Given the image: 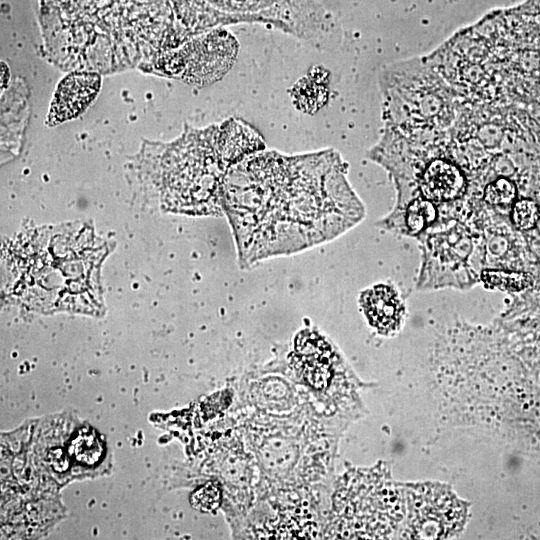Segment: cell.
I'll return each instance as SVG.
<instances>
[{
  "label": "cell",
  "instance_id": "obj_8",
  "mask_svg": "<svg viewBox=\"0 0 540 540\" xmlns=\"http://www.w3.org/2000/svg\"><path fill=\"white\" fill-rule=\"evenodd\" d=\"M69 452L77 461L86 465H93L100 460L103 448L95 434L89 431H81L71 441Z\"/></svg>",
  "mask_w": 540,
  "mask_h": 540
},
{
  "label": "cell",
  "instance_id": "obj_9",
  "mask_svg": "<svg viewBox=\"0 0 540 540\" xmlns=\"http://www.w3.org/2000/svg\"><path fill=\"white\" fill-rule=\"evenodd\" d=\"M436 215L437 210L431 200L426 198L415 199L407 206L406 226L412 234L419 233L434 222Z\"/></svg>",
  "mask_w": 540,
  "mask_h": 540
},
{
  "label": "cell",
  "instance_id": "obj_7",
  "mask_svg": "<svg viewBox=\"0 0 540 540\" xmlns=\"http://www.w3.org/2000/svg\"><path fill=\"white\" fill-rule=\"evenodd\" d=\"M484 285L492 289L518 292L533 283V277L526 272L487 269L481 273Z\"/></svg>",
  "mask_w": 540,
  "mask_h": 540
},
{
  "label": "cell",
  "instance_id": "obj_2",
  "mask_svg": "<svg viewBox=\"0 0 540 540\" xmlns=\"http://www.w3.org/2000/svg\"><path fill=\"white\" fill-rule=\"evenodd\" d=\"M237 53L235 37L226 30L216 29L166 54L161 65L169 75L188 84L207 85L229 71Z\"/></svg>",
  "mask_w": 540,
  "mask_h": 540
},
{
  "label": "cell",
  "instance_id": "obj_6",
  "mask_svg": "<svg viewBox=\"0 0 540 540\" xmlns=\"http://www.w3.org/2000/svg\"><path fill=\"white\" fill-rule=\"evenodd\" d=\"M295 358L306 379L326 382L334 353L328 342L318 333L304 331L295 340Z\"/></svg>",
  "mask_w": 540,
  "mask_h": 540
},
{
  "label": "cell",
  "instance_id": "obj_1",
  "mask_svg": "<svg viewBox=\"0 0 540 540\" xmlns=\"http://www.w3.org/2000/svg\"><path fill=\"white\" fill-rule=\"evenodd\" d=\"M222 207L243 269L327 243L364 213L347 182L345 165L332 149L249 155L228 171Z\"/></svg>",
  "mask_w": 540,
  "mask_h": 540
},
{
  "label": "cell",
  "instance_id": "obj_12",
  "mask_svg": "<svg viewBox=\"0 0 540 540\" xmlns=\"http://www.w3.org/2000/svg\"><path fill=\"white\" fill-rule=\"evenodd\" d=\"M193 504L199 509H213L218 502L217 491L211 488L201 489L195 493Z\"/></svg>",
  "mask_w": 540,
  "mask_h": 540
},
{
  "label": "cell",
  "instance_id": "obj_11",
  "mask_svg": "<svg viewBox=\"0 0 540 540\" xmlns=\"http://www.w3.org/2000/svg\"><path fill=\"white\" fill-rule=\"evenodd\" d=\"M540 218L537 203L529 198L516 200L511 210V220L514 226L522 231L533 229Z\"/></svg>",
  "mask_w": 540,
  "mask_h": 540
},
{
  "label": "cell",
  "instance_id": "obj_13",
  "mask_svg": "<svg viewBox=\"0 0 540 540\" xmlns=\"http://www.w3.org/2000/svg\"><path fill=\"white\" fill-rule=\"evenodd\" d=\"M53 468L57 471H65L69 466V460L62 449H54L49 454Z\"/></svg>",
  "mask_w": 540,
  "mask_h": 540
},
{
  "label": "cell",
  "instance_id": "obj_4",
  "mask_svg": "<svg viewBox=\"0 0 540 540\" xmlns=\"http://www.w3.org/2000/svg\"><path fill=\"white\" fill-rule=\"evenodd\" d=\"M361 307L371 326L382 334L397 330L404 316V305L390 285L378 284L366 289L360 298Z\"/></svg>",
  "mask_w": 540,
  "mask_h": 540
},
{
  "label": "cell",
  "instance_id": "obj_5",
  "mask_svg": "<svg viewBox=\"0 0 540 540\" xmlns=\"http://www.w3.org/2000/svg\"><path fill=\"white\" fill-rule=\"evenodd\" d=\"M421 188L424 197L435 202H447L463 196L466 178L462 170L446 159H435L425 168Z\"/></svg>",
  "mask_w": 540,
  "mask_h": 540
},
{
  "label": "cell",
  "instance_id": "obj_3",
  "mask_svg": "<svg viewBox=\"0 0 540 540\" xmlns=\"http://www.w3.org/2000/svg\"><path fill=\"white\" fill-rule=\"evenodd\" d=\"M101 85L98 74L72 73L58 85L48 114V123L55 125L79 116L97 96Z\"/></svg>",
  "mask_w": 540,
  "mask_h": 540
},
{
  "label": "cell",
  "instance_id": "obj_10",
  "mask_svg": "<svg viewBox=\"0 0 540 540\" xmlns=\"http://www.w3.org/2000/svg\"><path fill=\"white\" fill-rule=\"evenodd\" d=\"M518 194L516 184L507 177H499L489 182L484 191V201L492 206H510Z\"/></svg>",
  "mask_w": 540,
  "mask_h": 540
}]
</instances>
